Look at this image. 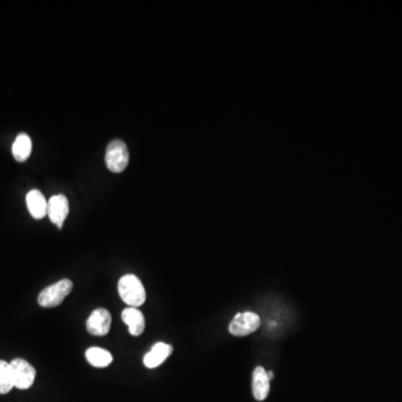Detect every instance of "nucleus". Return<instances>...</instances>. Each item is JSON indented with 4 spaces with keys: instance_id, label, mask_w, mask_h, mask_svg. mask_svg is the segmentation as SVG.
Segmentation results:
<instances>
[{
    "instance_id": "1",
    "label": "nucleus",
    "mask_w": 402,
    "mask_h": 402,
    "mask_svg": "<svg viewBox=\"0 0 402 402\" xmlns=\"http://www.w3.org/2000/svg\"><path fill=\"white\" fill-rule=\"evenodd\" d=\"M119 298L130 307H140L146 302V294L144 286L139 277L133 274H126L119 280Z\"/></svg>"
},
{
    "instance_id": "2",
    "label": "nucleus",
    "mask_w": 402,
    "mask_h": 402,
    "mask_svg": "<svg viewBox=\"0 0 402 402\" xmlns=\"http://www.w3.org/2000/svg\"><path fill=\"white\" fill-rule=\"evenodd\" d=\"M73 289V283L70 280H61L52 285L47 286L46 289L38 295V304L41 307H55L63 303L67 295L70 294Z\"/></svg>"
},
{
    "instance_id": "3",
    "label": "nucleus",
    "mask_w": 402,
    "mask_h": 402,
    "mask_svg": "<svg viewBox=\"0 0 402 402\" xmlns=\"http://www.w3.org/2000/svg\"><path fill=\"white\" fill-rule=\"evenodd\" d=\"M128 159L130 155L126 143L119 139L110 142L105 152V164L110 171L114 173L124 171L128 166Z\"/></svg>"
},
{
    "instance_id": "4",
    "label": "nucleus",
    "mask_w": 402,
    "mask_h": 402,
    "mask_svg": "<svg viewBox=\"0 0 402 402\" xmlns=\"http://www.w3.org/2000/svg\"><path fill=\"white\" fill-rule=\"evenodd\" d=\"M9 363L12 367L14 387H17L19 390L30 389L35 381V367H32L30 362L21 358H14Z\"/></svg>"
},
{
    "instance_id": "5",
    "label": "nucleus",
    "mask_w": 402,
    "mask_h": 402,
    "mask_svg": "<svg viewBox=\"0 0 402 402\" xmlns=\"http://www.w3.org/2000/svg\"><path fill=\"white\" fill-rule=\"evenodd\" d=\"M260 327V318L253 312L238 313L229 325V332L235 336H246Z\"/></svg>"
},
{
    "instance_id": "6",
    "label": "nucleus",
    "mask_w": 402,
    "mask_h": 402,
    "mask_svg": "<svg viewBox=\"0 0 402 402\" xmlns=\"http://www.w3.org/2000/svg\"><path fill=\"white\" fill-rule=\"evenodd\" d=\"M112 318L108 309H97L90 313L86 320L88 333L95 336H104L110 332Z\"/></svg>"
},
{
    "instance_id": "7",
    "label": "nucleus",
    "mask_w": 402,
    "mask_h": 402,
    "mask_svg": "<svg viewBox=\"0 0 402 402\" xmlns=\"http://www.w3.org/2000/svg\"><path fill=\"white\" fill-rule=\"evenodd\" d=\"M70 211L68 200L64 195H52L47 204V215L50 216V222L57 224V227L61 229L64 224L65 219Z\"/></svg>"
},
{
    "instance_id": "8",
    "label": "nucleus",
    "mask_w": 402,
    "mask_h": 402,
    "mask_svg": "<svg viewBox=\"0 0 402 402\" xmlns=\"http://www.w3.org/2000/svg\"><path fill=\"white\" fill-rule=\"evenodd\" d=\"M172 351L173 347L170 344L159 342L144 356L143 363L148 369H155L162 365L166 358L171 356Z\"/></svg>"
},
{
    "instance_id": "9",
    "label": "nucleus",
    "mask_w": 402,
    "mask_h": 402,
    "mask_svg": "<svg viewBox=\"0 0 402 402\" xmlns=\"http://www.w3.org/2000/svg\"><path fill=\"white\" fill-rule=\"evenodd\" d=\"M122 320L128 327V333L132 336H139L144 332L146 329V320L143 316L142 312L140 309H135V307H128V309H123Z\"/></svg>"
},
{
    "instance_id": "10",
    "label": "nucleus",
    "mask_w": 402,
    "mask_h": 402,
    "mask_svg": "<svg viewBox=\"0 0 402 402\" xmlns=\"http://www.w3.org/2000/svg\"><path fill=\"white\" fill-rule=\"evenodd\" d=\"M26 204L28 211L35 219H43L47 215L48 201L39 190H30L26 195Z\"/></svg>"
},
{
    "instance_id": "11",
    "label": "nucleus",
    "mask_w": 402,
    "mask_h": 402,
    "mask_svg": "<svg viewBox=\"0 0 402 402\" xmlns=\"http://www.w3.org/2000/svg\"><path fill=\"white\" fill-rule=\"evenodd\" d=\"M269 378L262 367H257L253 373V394L257 401H262L269 394Z\"/></svg>"
},
{
    "instance_id": "12",
    "label": "nucleus",
    "mask_w": 402,
    "mask_h": 402,
    "mask_svg": "<svg viewBox=\"0 0 402 402\" xmlns=\"http://www.w3.org/2000/svg\"><path fill=\"white\" fill-rule=\"evenodd\" d=\"M85 358L90 365L95 367H106L111 365L113 356L108 350L102 347H90L85 352Z\"/></svg>"
},
{
    "instance_id": "13",
    "label": "nucleus",
    "mask_w": 402,
    "mask_h": 402,
    "mask_svg": "<svg viewBox=\"0 0 402 402\" xmlns=\"http://www.w3.org/2000/svg\"><path fill=\"white\" fill-rule=\"evenodd\" d=\"M32 149V144L30 137L26 133H21L16 137L15 142L12 144V155L16 160L23 162L30 157Z\"/></svg>"
},
{
    "instance_id": "14",
    "label": "nucleus",
    "mask_w": 402,
    "mask_h": 402,
    "mask_svg": "<svg viewBox=\"0 0 402 402\" xmlns=\"http://www.w3.org/2000/svg\"><path fill=\"white\" fill-rule=\"evenodd\" d=\"M14 387L12 367L8 362L0 360V394H6Z\"/></svg>"
},
{
    "instance_id": "15",
    "label": "nucleus",
    "mask_w": 402,
    "mask_h": 402,
    "mask_svg": "<svg viewBox=\"0 0 402 402\" xmlns=\"http://www.w3.org/2000/svg\"><path fill=\"white\" fill-rule=\"evenodd\" d=\"M268 374V378H269V380L273 379V378H274V374H273V372H271V371H269V372L267 373Z\"/></svg>"
}]
</instances>
